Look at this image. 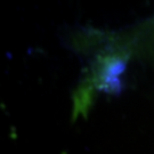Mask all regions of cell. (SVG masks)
I'll return each mask as SVG.
<instances>
[{
	"mask_svg": "<svg viewBox=\"0 0 154 154\" xmlns=\"http://www.w3.org/2000/svg\"><path fill=\"white\" fill-rule=\"evenodd\" d=\"M130 56L131 53L127 48L96 55L88 71L96 89L107 95H120L123 89L122 77Z\"/></svg>",
	"mask_w": 154,
	"mask_h": 154,
	"instance_id": "cell-1",
	"label": "cell"
},
{
	"mask_svg": "<svg viewBox=\"0 0 154 154\" xmlns=\"http://www.w3.org/2000/svg\"><path fill=\"white\" fill-rule=\"evenodd\" d=\"M95 87L93 79L88 72L87 75L80 81L77 89L73 91V113H72V121L74 122L79 116H87L90 107L94 104L95 99Z\"/></svg>",
	"mask_w": 154,
	"mask_h": 154,
	"instance_id": "cell-2",
	"label": "cell"
}]
</instances>
